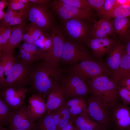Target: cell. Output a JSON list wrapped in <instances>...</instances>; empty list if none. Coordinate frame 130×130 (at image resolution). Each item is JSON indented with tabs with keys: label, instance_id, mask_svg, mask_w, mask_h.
I'll return each mask as SVG.
<instances>
[{
	"label": "cell",
	"instance_id": "c3c4849f",
	"mask_svg": "<svg viewBox=\"0 0 130 130\" xmlns=\"http://www.w3.org/2000/svg\"><path fill=\"white\" fill-rule=\"evenodd\" d=\"M11 130H26L19 129H12Z\"/></svg>",
	"mask_w": 130,
	"mask_h": 130
},
{
	"label": "cell",
	"instance_id": "ab89813d",
	"mask_svg": "<svg viewBox=\"0 0 130 130\" xmlns=\"http://www.w3.org/2000/svg\"><path fill=\"white\" fill-rule=\"evenodd\" d=\"M117 85L130 91V76L121 80Z\"/></svg>",
	"mask_w": 130,
	"mask_h": 130
},
{
	"label": "cell",
	"instance_id": "ba28073f",
	"mask_svg": "<svg viewBox=\"0 0 130 130\" xmlns=\"http://www.w3.org/2000/svg\"><path fill=\"white\" fill-rule=\"evenodd\" d=\"M94 60V57L80 43L65 40L61 59L63 62L74 64L79 62Z\"/></svg>",
	"mask_w": 130,
	"mask_h": 130
},
{
	"label": "cell",
	"instance_id": "74e56055",
	"mask_svg": "<svg viewBox=\"0 0 130 130\" xmlns=\"http://www.w3.org/2000/svg\"><path fill=\"white\" fill-rule=\"evenodd\" d=\"M5 27L0 26V53L6 45L8 40L6 38L4 32Z\"/></svg>",
	"mask_w": 130,
	"mask_h": 130
},
{
	"label": "cell",
	"instance_id": "5b68a950",
	"mask_svg": "<svg viewBox=\"0 0 130 130\" xmlns=\"http://www.w3.org/2000/svg\"><path fill=\"white\" fill-rule=\"evenodd\" d=\"M59 84L63 93L64 102L79 96L86 97L91 93L86 82L71 74L61 78Z\"/></svg>",
	"mask_w": 130,
	"mask_h": 130
},
{
	"label": "cell",
	"instance_id": "d6a6232c",
	"mask_svg": "<svg viewBox=\"0 0 130 130\" xmlns=\"http://www.w3.org/2000/svg\"><path fill=\"white\" fill-rule=\"evenodd\" d=\"M117 89L122 104L126 105H130V91L118 85Z\"/></svg>",
	"mask_w": 130,
	"mask_h": 130
},
{
	"label": "cell",
	"instance_id": "7c38bea8",
	"mask_svg": "<svg viewBox=\"0 0 130 130\" xmlns=\"http://www.w3.org/2000/svg\"><path fill=\"white\" fill-rule=\"evenodd\" d=\"M111 122L116 130L130 129V107L118 104L110 108Z\"/></svg>",
	"mask_w": 130,
	"mask_h": 130
},
{
	"label": "cell",
	"instance_id": "7402d4cb",
	"mask_svg": "<svg viewBox=\"0 0 130 130\" xmlns=\"http://www.w3.org/2000/svg\"><path fill=\"white\" fill-rule=\"evenodd\" d=\"M51 113L57 130H61L73 119L65 102L60 107Z\"/></svg>",
	"mask_w": 130,
	"mask_h": 130
},
{
	"label": "cell",
	"instance_id": "52a82bcc",
	"mask_svg": "<svg viewBox=\"0 0 130 130\" xmlns=\"http://www.w3.org/2000/svg\"><path fill=\"white\" fill-rule=\"evenodd\" d=\"M91 94L86 99L88 113L99 124L108 129L111 122L110 108L100 98Z\"/></svg>",
	"mask_w": 130,
	"mask_h": 130
},
{
	"label": "cell",
	"instance_id": "7dc6e473",
	"mask_svg": "<svg viewBox=\"0 0 130 130\" xmlns=\"http://www.w3.org/2000/svg\"><path fill=\"white\" fill-rule=\"evenodd\" d=\"M0 130H8L5 128L4 126L0 125Z\"/></svg>",
	"mask_w": 130,
	"mask_h": 130
},
{
	"label": "cell",
	"instance_id": "277c9868",
	"mask_svg": "<svg viewBox=\"0 0 130 130\" xmlns=\"http://www.w3.org/2000/svg\"><path fill=\"white\" fill-rule=\"evenodd\" d=\"M69 70L70 74L78 76L85 82L102 75L108 76L112 74L102 63L95 59L74 64Z\"/></svg>",
	"mask_w": 130,
	"mask_h": 130
},
{
	"label": "cell",
	"instance_id": "9a60e30c",
	"mask_svg": "<svg viewBox=\"0 0 130 130\" xmlns=\"http://www.w3.org/2000/svg\"><path fill=\"white\" fill-rule=\"evenodd\" d=\"M116 42L114 39L108 37L101 38H91L85 43L91 49L94 57L101 59L108 53Z\"/></svg>",
	"mask_w": 130,
	"mask_h": 130
},
{
	"label": "cell",
	"instance_id": "e0dca14e",
	"mask_svg": "<svg viewBox=\"0 0 130 130\" xmlns=\"http://www.w3.org/2000/svg\"><path fill=\"white\" fill-rule=\"evenodd\" d=\"M110 18L102 17L98 21L94 20L91 34L93 38H101L115 34Z\"/></svg>",
	"mask_w": 130,
	"mask_h": 130
},
{
	"label": "cell",
	"instance_id": "83f0119b",
	"mask_svg": "<svg viewBox=\"0 0 130 130\" xmlns=\"http://www.w3.org/2000/svg\"><path fill=\"white\" fill-rule=\"evenodd\" d=\"M17 57L20 60L19 61L30 66L35 61L40 59L43 60V56L28 52L20 47Z\"/></svg>",
	"mask_w": 130,
	"mask_h": 130
},
{
	"label": "cell",
	"instance_id": "bcb514c9",
	"mask_svg": "<svg viewBox=\"0 0 130 130\" xmlns=\"http://www.w3.org/2000/svg\"><path fill=\"white\" fill-rule=\"evenodd\" d=\"M3 10L0 11V20L1 21L4 18V15L6 13Z\"/></svg>",
	"mask_w": 130,
	"mask_h": 130
},
{
	"label": "cell",
	"instance_id": "836d02e7",
	"mask_svg": "<svg viewBox=\"0 0 130 130\" xmlns=\"http://www.w3.org/2000/svg\"><path fill=\"white\" fill-rule=\"evenodd\" d=\"M8 1L9 4L7 10L23 11L27 6L20 2L19 0H9Z\"/></svg>",
	"mask_w": 130,
	"mask_h": 130
},
{
	"label": "cell",
	"instance_id": "cb8c5ba5",
	"mask_svg": "<svg viewBox=\"0 0 130 130\" xmlns=\"http://www.w3.org/2000/svg\"><path fill=\"white\" fill-rule=\"evenodd\" d=\"M111 79L117 84L122 79L130 76V57L125 52L117 70L113 73Z\"/></svg>",
	"mask_w": 130,
	"mask_h": 130
},
{
	"label": "cell",
	"instance_id": "8992f818",
	"mask_svg": "<svg viewBox=\"0 0 130 130\" xmlns=\"http://www.w3.org/2000/svg\"><path fill=\"white\" fill-rule=\"evenodd\" d=\"M49 7L63 21L73 18L94 21L92 12L77 8L63 2L61 0L52 1Z\"/></svg>",
	"mask_w": 130,
	"mask_h": 130
},
{
	"label": "cell",
	"instance_id": "816d5d0a",
	"mask_svg": "<svg viewBox=\"0 0 130 130\" xmlns=\"http://www.w3.org/2000/svg\"></svg>",
	"mask_w": 130,
	"mask_h": 130
},
{
	"label": "cell",
	"instance_id": "44dd1931",
	"mask_svg": "<svg viewBox=\"0 0 130 130\" xmlns=\"http://www.w3.org/2000/svg\"><path fill=\"white\" fill-rule=\"evenodd\" d=\"M46 103L47 112L50 113L60 107L64 102L63 93L59 84L49 92Z\"/></svg>",
	"mask_w": 130,
	"mask_h": 130
},
{
	"label": "cell",
	"instance_id": "2e32d148",
	"mask_svg": "<svg viewBox=\"0 0 130 130\" xmlns=\"http://www.w3.org/2000/svg\"><path fill=\"white\" fill-rule=\"evenodd\" d=\"M27 108L29 116L34 123L47 111L45 99L39 94H33L29 98Z\"/></svg>",
	"mask_w": 130,
	"mask_h": 130
},
{
	"label": "cell",
	"instance_id": "4fadbf2b",
	"mask_svg": "<svg viewBox=\"0 0 130 130\" xmlns=\"http://www.w3.org/2000/svg\"><path fill=\"white\" fill-rule=\"evenodd\" d=\"M30 90L25 87H9L0 91V96L11 109L15 111L23 104L26 94Z\"/></svg>",
	"mask_w": 130,
	"mask_h": 130
},
{
	"label": "cell",
	"instance_id": "5bb4252c",
	"mask_svg": "<svg viewBox=\"0 0 130 130\" xmlns=\"http://www.w3.org/2000/svg\"><path fill=\"white\" fill-rule=\"evenodd\" d=\"M15 129L35 130V123L32 121L29 116L27 106L24 104L18 109L13 112L9 130Z\"/></svg>",
	"mask_w": 130,
	"mask_h": 130
},
{
	"label": "cell",
	"instance_id": "8d00e7d4",
	"mask_svg": "<svg viewBox=\"0 0 130 130\" xmlns=\"http://www.w3.org/2000/svg\"><path fill=\"white\" fill-rule=\"evenodd\" d=\"M21 47L26 51L38 55L43 54L44 52L38 50L36 46L32 44L24 43L23 44Z\"/></svg>",
	"mask_w": 130,
	"mask_h": 130
},
{
	"label": "cell",
	"instance_id": "f1b7e54d",
	"mask_svg": "<svg viewBox=\"0 0 130 130\" xmlns=\"http://www.w3.org/2000/svg\"><path fill=\"white\" fill-rule=\"evenodd\" d=\"M130 16V5L116 6L107 18H115L118 17H128Z\"/></svg>",
	"mask_w": 130,
	"mask_h": 130
},
{
	"label": "cell",
	"instance_id": "4dcf8cb0",
	"mask_svg": "<svg viewBox=\"0 0 130 130\" xmlns=\"http://www.w3.org/2000/svg\"><path fill=\"white\" fill-rule=\"evenodd\" d=\"M63 2L78 8L92 12L93 9L87 0H61Z\"/></svg>",
	"mask_w": 130,
	"mask_h": 130
},
{
	"label": "cell",
	"instance_id": "9c48e42d",
	"mask_svg": "<svg viewBox=\"0 0 130 130\" xmlns=\"http://www.w3.org/2000/svg\"><path fill=\"white\" fill-rule=\"evenodd\" d=\"M30 66L16 62L7 76L2 90L11 87H25L29 84Z\"/></svg>",
	"mask_w": 130,
	"mask_h": 130
},
{
	"label": "cell",
	"instance_id": "8fae6325",
	"mask_svg": "<svg viewBox=\"0 0 130 130\" xmlns=\"http://www.w3.org/2000/svg\"><path fill=\"white\" fill-rule=\"evenodd\" d=\"M51 32L50 47L45 52L43 60L58 65L61 60L65 40L61 31L57 27L53 26Z\"/></svg>",
	"mask_w": 130,
	"mask_h": 130
},
{
	"label": "cell",
	"instance_id": "30bf717a",
	"mask_svg": "<svg viewBox=\"0 0 130 130\" xmlns=\"http://www.w3.org/2000/svg\"><path fill=\"white\" fill-rule=\"evenodd\" d=\"M63 22L64 29L71 39L79 43H85L89 39L90 28L85 20L73 18Z\"/></svg>",
	"mask_w": 130,
	"mask_h": 130
},
{
	"label": "cell",
	"instance_id": "1f68e13d",
	"mask_svg": "<svg viewBox=\"0 0 130 130\" xmlns=\"http://www.w3.org/2000/svg\"><path fill=\"white\" fill-rule=\"evenodd\" d=\"M116 6V0H105L102 10L99 15L101 17L107 18Z\"/></svg>",
	"mask_w": 130,
	"mask_h": 130
},
{
	"label": "cell",
	"instance_id": "d6986e66",
	"mask_svg": "<svg viewBox=\"0 0 130 130\" xmlns=\"http://www.w3.org/2000/svg\"><path fill=\"white\" fill-rule=\"evenodd\" d=\"M27 21L26 20L22 24L12 27L11 35L8 42L0 54L14 53L15 48L18 47L20 42L22 41L24 29Z\"/></svg>",
	"mask_w": 130,
	"mask_h": 130
},
{
	"label": "cell",
	"instance_id": "484cf974",
	"mask_svg": "<svg viewBox=\"0 0 130 130\" xmlns=\"http://www.w3.org/2000/svg\"><path fill=\"white\" fill-rule=\"evenodd\" d=\"M35 124V130H57L52 113L46 112Z\"/></svg>",
	"mask_w": 130,
	"mask_h": 130
},
{
	"label": "cell",
	"instance_id": "4316f807",
	"mask_svg": "<svg viewBox=\"0 0 130 130\" xmlns=\"http://www.w3.org/2000/svg\"><path fill=\"white\" fill-rule=\"evenodd\" d=\"M13 110L1 96L0 97V125H9Z\"/></svg>",
	"mask_w": 130,
	"mask_h": 130
},
{
	"label": "cell",
	"instance_id": "7bdbcfd3",
	"mask_svg": "<svg viewBox=\"0 0 130 130\" xmlns=\"http://www.w3.org/2000/svg\"><path fill=\"white\" fill-rule=\"evenodd\" d=\"M128 38V40L125 47L126 53L130 57V36Z\"/></svg>",
	"mask_w": 130,
	"mask_h": 130
},
{
	"label": "cell",
	"instance_id": "f546056e",
	"mask_svg": "<svg viewBox=\"0 0 130 130\" xmlns=\"http://www.w3.org/2000/svg\"><path fill=\"white\" fill-rule=\"evenodd\" d=\"M13 54V53L0 54V58H2L4 62V74L6 76L9 74L16 62Z\"/></svg>",
	"mask_w": 130,
	"mask_h": 130
},
{
	"label": "cell",
	"instance_id": "6da1fadb",
	"mask_svg": "<svg viewBox=\"0 0 130 130\" xmlns=\"http://www.w3.org/2000/svg\"><path fill=\"white\" fill-rule=\"evenodd\" d=\"M62 70L58 65L43 60L30 67L29 84L37 94L45 99L49 92L58 84Z\"/></svg>",
	"mask_w": 130,
	"mask_h": 130
},
{
	"label": "cell",
	"instance_id": "681fc988",
	"mask_svg": "<svg viewBox=\"0 0 130 130\" xmlns=\"http://www.w3.org/2000/svg\"><path fill=\"white\" fill-rule=\"evenodd\" d=\"M108 130L107 129H100V130Z\"/></svg>",
	"mask_w": 130,
	"mask_h": 130
},
{
	"label": "cell",
	"instance_id": "f907efd6",
	"mask_svg": "<svg viewBox=\"0 0 130 130\" xmlns=\"http://www.w3.org/2000/svg\"><path fill=\"white\" fill-rule=\"evenodd\" d=\"M129 130H130V129H129Z\"/></svg>",
	"mask_w": 130,
	"mask_h": 130
},
{
	"label": "cell",
	"instance_id": "603a6c76",
	"mask_svg": "<svg viewBox=\"0 0 130 130\" xmlns=\"http://www.w3.org/2000/svg\"><path fill=\"white\" fill-rule=\"evenodd\" d=\"M73 118L83 113H88L86 97L79 96L65 102Z\"/></svg>",
	"mask_w": 130,
	"mask_h": 130
},
{
	"label": "cell",
	"instance_id": "7a4b0ae2",
	"mask_svg": "<svg viewBox=\"0 0 130 130\" xmlns=\"http://www.w3.org/2000/svg\"><path fill=\"white\" fill-rule=\"evenodd\" d=\"M91 93L100 98L108 108L119 103L117 84L108 76L102 75L86 81Z\"/></svg>",
	"mask_w": 130,
	"mask_h": 130
},
{
	"label": "cell",
	"instance_id": "e575fe53",
	"mask_svg": "<svg viewBox=\"0 0 130 130\" xmlns=\"http://www.w3.org/2000/svg\"><path fill=\"white\" fill-rule=\"evenodd\" d=\"M93 9L96 11L98 14L103 8L105 0H87Z\"/></svg>",
	"mask_w": 130,
	"mask_h": 130
},
{
	"label": "cell",
	"instance_id": "f35d334b",
	"mask_svg": "<svg viewBox=\"0 0 130 130\" xmlns=\"http://www.w3.org/2000/svg\"><path fill=\"white\" fill-rule=\"evenodd\" d=\"M5 63L3 59L0 58V88L2 89L5 84L6 78H4Z\"/></svg>",
	"mask_w": 130,
	"mask_h": 130
},
{
	"label": "cell",
	"instance_id": "ffe728a7",
	"mask_svg": "<svg viewBox=\"0 0 130 130\" xmlns=\"http://www.w3.org/2000/svg\"><path fill=\"white\" fill-rule=\"evenodd\" d=\"M73 120L74 125L78 130L107 129L92 118L87 113L84 112L77 116L73 118Z\"/></svg>",
	"mask_w": 130,
	"mask_h": 130
},
{
	"label": "cell",
	"instance_id": "60d3db41",
	"mask_svg": "<svg viewBox=\"0 0 130 130\" xmlns=\"http://www.w3.org/2000/svg\"><path fill=\"white\" fill-rule=\"evenodd\" d=\"M61 130H78L74 126L73 119L71 120Z\"/></svg>",
	"mask_w": 130,
	"mask_h": 130
},
{
	"label": "cell",
	"instance_id": "ac0fdd59",
	"mask_svg": "<svg viewBox=\"0 0 130 130\" xmlns=\"http://www.w3.org/2000/svg\"><path fill=\"white\" fill-rule=\"evenodd\" d=\"M125 52V47L120 42H116L107 54L105 67L112 73L117 69Z\"/></svg>",
	"mask_w": 130,
	"mask_h": 130
},
{
	"label": "cell",
	"instance_id": "ee69618b",
	"mask_svg": "<svg viewBox=\"0 0 130 130\" xmlns=\"http://www.w3.org/2000/svg\"><path fill=\"white\" fill-rule=\"evenodd\" d=\"M117 6L121 5H130L129 0H116Z\"/></svg>",
	"mask_w": 130,
	"mask_h": 130
},
{
	"label": "cell",
	"instance_id": "b9f144b4",
	"mask_svg": "<svg viewBox=\"0 0 130 130\" xmlns=\"http://www.w3.org/2000/svg\"><path fill=\"white\" fill-rule=\"evenodd\" d=\"M29 2L40 4L47 5L51 1L49 0H29Z\"/></svg>",
	"mask_w": 130,
	"mask_h": 130
},
{
	"label": "cell",
	"instance_id": "d590c367",
	"mask_svg": "<svg viewBox=\"0 0 130 130\" xmlns=\"http://www.w3.org/2000/svg\"><path fill=\"white\" fill-rule=\"evenodd\" d=\"M25 19L22 16L12 17L9 19L7 24L5 27H11L13 26L20 24L25 21Z\"/></svg>",
	"mask_w": 130,
	"mask_h": 130
},
{
	"label": "cell",
	"instance_id": "f6af8a7d",
	"mask_svg": "<svg viewBox=\"0 0 130 130\" xmlns=\"http://www.w3.org/2000/svg\"><path fill=\"white\" fill-rule=\"evenodd\" d=\"M8 2L6 0H0V11L3 10L5 7L8 5Z\"/></svg>",
	"mask_w": 130,
	"mask_h": 130
},
{
	"label": "cell",
	"instance_id": "3957f363",
	"mask_svg": "<svg viewBox=\"0 0 130 130\" xmlns=\"http://www.w3.org/2000/svg\"><path fill=\"white\" fill-rule=\"evenodd\" d=\"M24 17L31 23L44 32L53 27L54 18L47 5L40 4L30 2L24 10Z\"/></svg>",
	"mask_w": 130,
	"mask_h": 130
},
{
	"label": "cell",
	"instance_id": "d4e9b609",
	"mask_svg": "<svg viewBox=\"0 0 130 130\" xmlns=\"http://www.w3.org/2000/svg\"><path fill=\"white\" fill-rule=\"evenodd\" d=\"M115 34L122 38L130 36V20L128 18L118 17L112 21Z\"/></svg>",
	"mask_w": 130,
	"mask_h": 130
}]
</instances>
